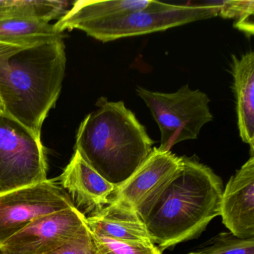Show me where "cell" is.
Listing matches in <instances>:
<instances>
[{"label": "cell", "mask_w": 254, "mask_h": 254, "mask_svg": "<svg viewBox=\"0 0 254 254\" xmlns=\"http://www.w3.org/2000/svg\"><path fill=\"white\" fill-rule=\"evenodd\" d=\"M48 254H98L93 235L88 227L73 239Z\"/></svg>", "instance_id": "ffe728a7"}, {"label": "cell", "mask_w": 254, "mask_h": 254, "mask_svg": "<svg viewBox=\"0 0 254 254\" xmlns=\"http://www.w3.org/2000/svg\"><path fill=\"white\" fill-rule=\"evenodd\" d=\"M92 235L98 254H162L152 242H123Z\"/></svg>", "instance_id": "d6986e66"}, {"label": "cell", "mask_w": 254, "mask_h": 254, "mask_svg": "<svg viewBox=\"0 0 254 254\" xmlns=\"http://www.w3.org/2000/svg\"><path fill=\"white\" fill-rule=\"evenodd\" d=\"M75 207L55 180L0 194V245L40 217Z\"/></svg>", "instance_id": "52a82bcc"}, {"label": "cell", "mask_w": 254, "mask_h": 254, "mask_svg": "<svg viewBox=\"0 0 254 254\" xmlns=\"http://www.w3.org/2000/svg\"><path fill=\"white\" fill-rule=\"evenodd\" d=\"M138 96L146 104L158 125L161 139L158 150L171 151L182 141L196 139L206 123L213 120L207 95L191 90L188 84L172 93L137 87Z\"/></svg>", "instance_id": "5b68a950"}, {"label": "cell", "mask_w": 254, "mask_h": 254, "mask_svg": "<svg viewBox=\"0 0 254 254\" xmlns=\"http://www.w3.org/2000/svg\"><path fill=\"white\" fill-rule=\"evenodd\" d=\"M64 38V33L47 22L0 18V43L2 44L31 45Z\"/></svg>", "instance_id": "9a60e30c"}, {"label": "cell", "mask_w": 254, "mask_h": 254, "mask_svg": "<svg viewBox=\"0 0 254 254\" xmlns=\"http://www.w3.org/2000/svg\"><path fill=\"white\" fill-rule=\"evenodd\" d=\"M152 0H79L54 24L58 32L72 30L78 25L108 20L132 11L144 9Z\"/></svg>", "instance_id": "5bb4252c"}, {"label": "cell", "mask_w": 254, "mask_h": 254, "mask_svg": "<svg viewBox=\"0 0 254 254\" xmlns=\"http://www.w3.org/2000/svg\"><path fill=\"white\" fill-rule=\"evenodd\" d=\"M97 110L78 127L75 151L116 187L126 182L152 153L154 141L124 102L101 97Z\"/></svg>", "instance_id": "3957f363"}, {"label": "cell", "mask_w": 254, "mask_h": 254, "mask_svg": "<svg viewBox=\"0 0 254 254\" xmlns=\"http://www.w3.org/2000/svg\"><path fill=\"white\" fill-rule=\"evenodd\" d=\"M179 170L143 220L162 250L197 238L221 215L222 181L194 157H181Z\"/></svg>", "instance_id": "7a4b0ae2"}, {"label": "cell", "mask_w": 254, "mask_h": 254, "mask_svg": "<svg viewBox=\"0 0 254 254\" xmlns=\"http://www.w3.org/2000/svg\"><path fill=\"white\" fill-rule=\"evenodd\" d=\"M68 2L55 0H0V18L21 19L50 23L62 18Z\"/></svg>", "instance_id": "2e32d148"}, {"label": "cell", "mask_w": 254, "mask_h": 254, "mask_svg": "<svg viewBox=\"0 0 254 254\" xmlns=\"http://www.w3.org/2000/svg\"><path fill=\"white\" fill-rule=\"evenodd\" d=\"M231 73L241 139L254 153V53L232 56Z\"/></svg>", "instance_id": "4fadbf2b"}, {"label": "cell", "mask_w": 254, "mask_h": 254, "mask_svg": "<svg viewBox=\"0 0 254 254\" xmlns=\"http://www.w3.org/2000/svg\"><path fill=\"white\" fill-rule=\"evenodd\" d=\"M41 137L3 113L0 116V194L47 180Z\"/></svg>", "instance_id": "8992f818"}, {"label": "cell", "mask_w": 254, "mask_h": 254, "mask_svg": "<svg viewBox=\"0 0 254 254\" xmlns=\"http://www.w3.org/2000/svg\"><path fill=\"white\" fill-rule=\"evenodd\" d=\"M218 15L235 19L234 26L251 37L254 35V1H218Z\"/></svg>", "instance_id": "ac0fdd59"}, {"label": "cell", "mask_w": 254, "mask_h": 254, "mask_svg": "<svg viewBox=\"0 0 254 254\" xmlns=\"http://www.w3.org/2000/svg\"><path fill=\"white\" fill-rule=\"evenodd\" d=\"M4 113L3 108H2V105H0V116L2 115Z\"/></svg>", "instance_id": "44dd1931"}, {"label": "cell", "mask_w": 254, "mask_h": 254, "mask_svg": "<svg viewBox=\"0 0 254 254\" xmlns=\"http://www.w3.org/2000/svg\"><path fill=\"white\" fill-rule=\"evenodd\" d=\"M181 163V157L154 147L140 167L116 188L110 202L135 211L143 221L175 178Z\"/></svg>", "instance_id": "ba28073f"}, {"label": "cell", "mask_w": 254, "mask_h": 254, "mask_svg": "<svg viewBox=\"0 0 254 254\" xmlns=\"http://www.w3.org/2000/svg\"><path fill=\"white\" fill-rule=\"evenodd\" d=\"M0 105H2V104H1V100H0Z\"/></svg>", "instance_id": "603a6c76"}, {"label": "cell", "mask_w": 254, "mask_h": 254, "mask_svg": "<svg viewBox=\"0 0 254 254\" xmlns=\"http://www.w3.org/2000/svg\"><path fill=\"white\" fill-rule=\"evenodd\" d=\"M197 254H254V238L242 239L233 233H221L203 244Z\"/></svg>", "instance_id": "e0dca14e"}, {"label": "cell", "mask_w": 254, "mask_h": 254, "mask_svg": "<svg viewBox=\"0 0 254 254\" xmlns=\"http://www.w3.org/2000/svg\"><path fill=\"white\" fill-rule=\"evenodd\" d=\"M59 184L86 218L107 206L117 188L92 169L76 151L59 177Z\"/></svg>", "instance_id": "30bf717a"}, {"label": "cell", "mask_w": 254, "mask_h": 254, "mask_svg": "<svg viewBox=\"0 0 254 254\" xmlns=\"http://www.w3.org/2000/svg\"><path fill=\"white\" fill-rule=\"evenodd\" d=\"M87 225L75 207L44 215L0 245L2 254H48L70 242Z\"/></svg>", "instance_id": "9c48e42d"}, {"label": "cell", "mask_w": 254, "mask_h": 254, "mask_svg": "<svg viewBox=\"0 0 254 254\" xmlns=\"http://www.w3.org/2000/svg\"><path fill=\"white\" fill-rule=\"evenodd\" d=\"M66 66L63 39L31 45L0 43V100L4 113L41 137L56 106Z\"/></svg>", "instance_id": "6da1fadb"}, {"label": "cell", "mask_w": 254, "mask_h": 254, "mask_svg": "<svg viewBox=\"0 0 254 254\" xmlns=\"http://www.w3.org/2000/svg\"><path fill=\"white\" fill-rule=\"evenodd\" d=\"M93 234L123 242H151L145 223L135 211L116 202L86 218Z\"/></svg>", "instance_id": "7c38bea8"}, {"label": "cell", "mask_w": 254, "mask_h": 254, "mask_svg": "<svg viewBox=\"0 0 254 254\" xmlns=\"http://www.w3.org/2000/svg\"><path fill=\"white\" fill-rule=\"evenodd\" d=\"M190 254H197V253L194 252V253H190Z\"/></svg>", "instance_id": "7402d4cb"}, {"label": "cell", "mask_w": 254, "mask_h": 254, "mask_svg": "<svg viewBox=\"0 0 254 254\" xmlns=\"http://www.w3.org/2000/svg\"><path fill=\"white\" fill-rule=\"evenodd\" d=\"M0 254H1V253H0Z\"/></svg>", "instance_id": "cb8c5ba5"}, {"label": "cell", "mask_w": 254, "mask_h": 254, "mask_svg": "<svg viewBox=\"0 0 254 254\" xmlns=\"http://www.w3.org/2000/svg\"><path fill=\"white\" fill-rule=\"evenodd\" d=\"M216 2L203 5H173L152 0L148 8L108 20L78 25L75 29L103 43L163 32L171 28L216 17Z\"/></svg>", "instance_id": "277c9868"}, {"label": "cell", "mask_w": 254, "mask_h": 254, "mask_svg": "<svg viewBox=\"0 0 254 254\" xmlns=\"http://www.w3.org/2000/svg\"><path fill=\"white\" fill-rule=\"evenodd\" d=\"M222 221L230 233L242 239L254 238V157L230 178L223 191Z\"/></svg>", "instance_id": "8fae6325"}]
</instances>
